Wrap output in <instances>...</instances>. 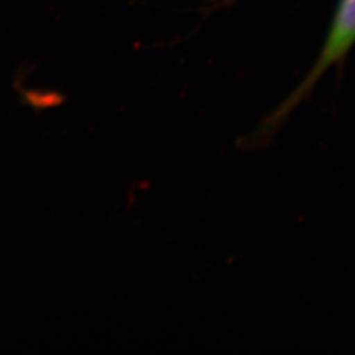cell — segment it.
Returning a JSON list of instances; mask_svg holds the SVG:
<instances>
[{"mask_svg":"<svg viewBox=\"0 0 355 355\" xmlns=\"http://www.w3.org/2000/svg\"><path fill=\"white\" fill-rule=\"evenodd\" d=\"M355 44V0H341L331 21L329 33L313 67L303 82L280 103L266 117L261 120L249 136L240 140L245 149H257L268 145L280 128L288 120L293 110L309 96L318 79L325 74L330 66L341 62Z\"/></svg>","mask_w":355,"mask_h":355,"instance_id":"obj_1","label":"cell"}]
</instances>
